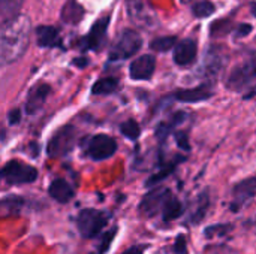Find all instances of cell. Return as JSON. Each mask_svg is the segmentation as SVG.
<instances>
[{
    "mask_svg": "<svg viewBox=\"0 0 256 254\" xmlns=\"http://www.w3.org/2000/svg\"><path fill=\"white\" fill-rule=\"evenodd\" d=\"M208 205H210L208 195L207 193H202L196 199V202H195V208H194V211L190 214V223H194V225L195 223H200L204 219V216H206V213L208 210Z\"/></svg>",
    "mask_w": 256,
    "mask_h": 254,
    "instance_id": "cell-24",
    "label": "cell"
},
{
    "mask_svg": "<svg viewBox=\"0 0 256 254\" xmlns=\"http://www.w3.org/2000/svg\"><path fill=\"white\" fill-rule=\"evenodd\" d=\"M22 0H0V16L4 21H9L20 15Z\"/></svg>",
    "mask_w": 256,
    "mask_h": 254,
    "instance_id": "cell-23",
    "label": "cell"
},
{
    "mask_svg": "<svg viewBox=\"0 0 256 254\" xmlns=\"http://www.w3.org/2000/svg\"><path fill=\"white\" fill-rule=\"evenodd\" d=\"M154 69H156V58L150 54H144L130 63L129 73L134 81H147L153 76Z\"/></svg>",
    "mask_w": 256,
    "mask_h": 254,
    "instance_id": "cell-13",
    "label": "cell"
},
{
    "mask_svg": "<svg viewBox=\"0 0 256 254\" xmlns=\"http://www.w3.org/2000/svg\"><path fill=\"white\" fill-rule=\"evenodd\" d=\"M24 207V201L16 196H9L0 201V219L15 217L21 213Z\"/></svg>",
    "mask_w": 256,
    "mask_h": 254,
    "instance_id": "cell-19",
    "label": "cell"
},
{
    "mask_svg": "<svg viewBox=\"0 0 256 254\" xmlns=\"http://www.w3.org/2000/svg\"><path fill=\"white\" fill-rule=\"evenodd\" d=\"M126 10L130 21L141 28L158 25V13L147 0H126Z\"/></svg>",
    "mask_w": 256,
    "mask_h": 254,
    "instance_id": "cell-6",
    "label": "cell"
},
{
    "mask_svg": "<svg viewBox=\"0 0 256 254\" xmlns=\"http://www.w3.org/2000/svg\"><path fill=\"white\" fill-rule=\"evenodd\" d=\"M176 139H177L178 147H182V148H184V150H189V148H190V147H189V141H188V135H186V133H183V132L177 133Z\"/></svg>",
    "mask_w": 256,
    "mask_h": 254,
    "instance_id": "cell-29",
    "label": "cell"
},
{
    "mask_svg": "<svg viewBox=\"0 0 256 254\" xmlns=\"http://www.w3.org/2000/svg\"><path fill=\"white\" fill-rule=\"evenodd\" d=\"M75 63H76V64H81V66H82V64H86V63H87V60H75Z\"/></svg>",
    "mask_w": 256,
    "mask_h": 254,
    "instance_id": "cell-34",
    "label": "cell"
},
{
    "mask_svg": "<svg viewBox=\"0 0 256 254\" xmlns=\"http://www.w3.org/2000/svg\"><path fill=\"white\" fill-rule=\"evenodd\" d=\"M30 34V19L18 15L0 25V66L20 60L27 46Z\"/></svg>",
    "mask_w": 256,
    "mask_h": 254,
    "instance_id": "cell-1",
    "label": "cell"
},
{
    "mask_svg": "<svg viewBox=\"0 0 256 254\" xmlns=\"http://www.w3.org/2000/svg\"><path fill=\"white\" fill-rule=\"evenodd\" d=\"M170 195H171V192L168 189H160V187L148 192L140 204V213L147 219L156 217L158 214L162 213L164 204Z\"/></svg>",
    "mask_w": 256,
    "mask_h": 254,
    "instance_id": "cell-9",
    "label": "cell"
},
{
    "mask_svg": "<svg viewBox=\"0 0 256 254\" xmlns=\"http://www.w3.org/2000/svg\"><path fill=\"white\" fill-rule=\"evenodd\" d=\"M198 52L196 42L194 39H184L174 46V61L178 66H189L195 61Z\"/></svg>",
    "mask_w": 256,
    "mask_h": 254,
    "instance_id": "cell-15",
    "label": "cell"
},
{
    "mask_svg": "<svg viewBox=\"0 0 256 254\" xmlns=\"http://www.w3.org/2000/svg\"><path fill=\"white\" fill-rule=\"evenodd\" d=\"M84 15V9L80 3H76L75 0H69L62 10V19L66 24H76L81 21Z\"/></svg>",
    "mask_w": 256,
    "mask_h": 254,
    "instance_id": "cell-21",
    "label": "cell"
},
{
    "mask_svg": "<svg viewBox=\"0 0 256 254\" xmlns=\"http://www.w3.org/2000/svg\"><path fill=\"white\" fill-rule=\"evenodd\" d=\"M38 178V171L20 160H10L0 169V183L8 186H20L33 183Z\"/></svg>",
    "mask_w": 256,
    "mask_h": 254,
    "instance_id": "cell-3",
    "label": "cell"
},
{
    "mask_svg": "<svg viewBox=\"0 0 256 254\" xmlns=\"http://www.w3.org/2000/svg\"><path fill=\"white\" fill-rule=\"evenodd\" d=\"M120 132L130 141H136L141 133V127L135 120H128L120 126Z\"/></svg>",
    "mask_w": 256,
    "mask_h": 254,
    "instance_id": "cell-25",
    "label": "cell"
},
{
    "mask_svg": "<svg viewBox=\"0 0 256 254\" xmlns=\"http://www.w3.org/2000/svg\"><path fill=\"white\" fill-rule=\"evenodd\" d=\"M76 144V130L74 126L60 127L48 141L46 153L51 159H60L68 156Z\"/></svg>",
    "mask_w": 256,
    "mask_h": 254,
    "instance_id": "cell-4",
    "label": "cell"
},
{
    "mask_svg": "<svg viewBox=\"0 0 256 254\" xmlns=\"http://www.w3.org/2000/svg\"><path fill=\"white\" fill-rule=\"evenodd\" d=\"M254 81H255V60L250 57L238 63L226 79V87L234 91H246L248 88L254 93Z\"/></svg>",
    "mask_w": 256,
    "mask_h": 254,
    "instance_id": "cell-5",
    "label": "cell"
},
{
    "mask_svg": "<svg viewBox=\"0 0 256 254\" xmlns=\"http://www.w3.org/2000/svg\"><path fill=\"white\" fill-rule=\"evenodd\" d=\"M256 193V181L254 177L243 180L232 189V202H231V210L232 211H240L248 202H250L255 198Z\"/></svg>",
    "mask_w": 256,
    "mask_h": 254,
    "instance_id": "cell-12",
    "label": "cell"
},
{
    "mask_svg": "<svg viewBox=\"0 0 256 254\" xmlns=\"http://www.w3.org/2000/svg\"><path fill=\"white\" fill-rule=\"evenodd\" d=\"M213 96V90H212V84H202L200 87L195 88H186V90H178L176 91L174 97L180 102H186V103H196V102H202L207 100Z\"/></svg>",
    "mask_w": 256,
    "mask_h": 254,
    "instance_id": "cell-16",
    "label": "cell"
},
{
    "mask_svg": "<svg viewBox=\"0 0 256 254\" xmlns=\"http://www.w3.org/2000/svg\"><path fill=\"white\" fill-rule=\"evenodd\" d=\"M117 88H118V79L117 78H102V79L94 82L92 93L96 96H106V94L117 91Z\"/></svg>",
    "mask_w": 256,
    "mask_h": 254,
    "instance_id": "cell-22",
    "label": "cell"
},
{
    "mask_svg": "<svg viewBox=\"0 0 256 254\" xmlns=\"http://www.w3.org/2000/svg\"><path fill=\"white\" fill-rule=\"evenodd\" d=\"M144 250H146V246H135V247L128 249L124 253L122 254H144Z\"/></svg>",
    "mask_w": 256,
    "mask_h": 254,
    "instance_id": "cell-31",
    "label": "cell"
},
{
    "mask_svg": "<svg viewBox=\"0 0 256 254\" xmlns=\"http://www.w3.org/2000/svg\"><path fill=\"white\" fill-rule=\"evenodd\" d=\"M20 118H21V111H20V109H14V111L9 112V123H10V124L18 123Z\"/></svg>",
    "mask_w": 256,
    "mask_h": 254,
    "instance_id": "cell-30",
    "label": "cell"
},
{
    "mask_svg": "<svg viewBox=\"0 0 256 254\" xmlns=\"http://www.w3.org/2000/svg\"><path fill=\"white\" fill-rule=\"evenodd\" d=\"M110 216L104 211L87 208L82 210L78 217H76V226L80 231V235L86 240L96 238L98 235L102 234L105 226L108 225Z\"/></svg>",
    "mask_w": 256,
    "mask_h": 254,
    "instance_id": "cell-2",
    "label": "cell"
},
{
    "mask_svg": "<svg viewBox=\"0 0 256 254\" xmlns=\"http://www.w3.org/2000/svg\"><path fill=\"white\" fill-rule=\"evenodd\" d=\"M36 37H38V45L42 48H54V46H62V39L52 25H40L36 30Z\"/></svg>",
    "mask_w": 256,
    "mask_h": 254,
    "instance_id": "cell-18",
    "label": "cell"
},
{
    "mask_svg": "<svg viewBox=\"0 0 256 254\" xmlns=\"http://www.w3.org/2000/svg\"><path fill=\"white\" fill-rule=\"evenodd\" d=\"M250 30H252V25H249V24H242L240 27H238V36H246V34H249L250 33Z\"/></svg>",
    "mask_w": 256,
    "mask_h": 254,
    "instance_id": "cell-32",
    "label": "cell"
},
{
    "mask_svg": "<svg viewBox=\"0 0 256 254\" xmlns=\"http://www.w3.org/2000/svg\"><path fill=\"white\" fill-rule=\"evenodd\" d=\"M51 93V87L48 84L39 82L34 87L30 88L28 94H27V102H26V112L27 114H36L44 103L46 102V97Z\"/></svg>",
    "mask_w": 256,
    "mask_h": 254,
    "instance_id": "cell-14",
    "label": "cell"
},
{
    "mask_svg": "<svg viewBox=\"0 0 256 254\" xmlns=\"http://www.w3.org/2000/svg\"><path fill=\"white\" fill-rule=\"evenodd\" d=\"M192 10H194V15H195V16H198V18H206V16L213 15L214 10H216V7H214V4H213L212 1L204 0V1H198V3L194 6Z\"/></svg>",
    "mask_w": 256,
    "mask_h": 254,
    "instance_id": "cell-27",
    "label": "cell"
},
{
    "mask_svg": "<svg viewBox=\"0 0 256 254\" xmlns=\"http://www.w3.org/2000/svg\"><path fill=\"white\" fill-rule=\"evenodd\" d=\"M48 193H50V196H51L54 201H57V202H60V204L69 202V201L74 198V195H75L74 187H72L68 181L60 180V178L56 180V181H52V183L50 184Z\"/></svg>",
    "mask_w": 256,
    "mask_h": 254,
    "instance_id": "cell-17",
    "label": "cell"
},
{
    "mask_svg": "<svg viewBox=\"0 0 256 254\" xmlns=\"http://www.w3.org/2000/svg\"><path fill=\"white\" fill-rule=\"evenodd\" d=\"M117 151V142L108 135H94L86 144V154L93 160H106Z\"/></svg>",
    "mask_w": 256,
    "mask_h": 254,
    "instance_id": "cell-8",
    "label": "cell"
},
{
    "mask_svg": "<svg viewBox=\"0 0 256 254\" xmlns=\"http://www.w3.org/2000/svg\"><path fill=\"white\" fill-rule=\"evenodd\" d=\"M108 24H110V19L108 18H99L92 30L88 31V34H86L81 40H80V48L82 51H94V49H99L104 42H105V37H106V30H108Z\"/></svg>",
    "mask_w": 256,
    "mask_h": 254,
    "instance_id": "cell-10",
    "label": "cell"
},
{
    "mask_svg": "<svg viewBox=\"0 0 256 254\" xmlns=\"http://www.w3.org/2000/svg\"><path fill=\"white\" fill-rule=\"evenodd\" d=\"M142 46V39L141 34L135 30H124L117 42L114 43L111 52H110V60L111 61H120L126 60L132 55H135L140 48Z\"/></svg>",
    "mask_w": 256,
    "mask_h": 254,
    "instance_id": "cell-7",
    "label": "cell"
},
{
    "mask_svg": "<svg viewBox=\"0 0 256 254\" xmlns=\"http://www.w3.org/2000/svg\"><path fill=\"white\" fill-rule=\"evenodd\" d=\"M182 214H183V205H182V202L171 193V195L168 196V199L165 201V204H164V208H162L160 216H162L164 222H172V220L178 219Z\"/></svg>",
    "mask_w": 256,
    "mask_h": 254,
    "instance_id": "cell-20",
    "label": "cell"
},
{
    "mask_svg": "<svg viewBox=\"0 0 256 254\" xmlns=\"http://www.w3.org/2000/svg\"><path fill=\"white\" fill-rule=\"evenodd\" d=\"M230 228H231V226H225L222 231H218V232H219V234H225V232H228V231H230ZM216 229H219V226H213V228H210V229L206 232V235H207V237H212V235H213V232H214Z\"/></svg>",
    "mask_w": 256,
    "mask_h": 254,
    "instance_id": "cell-33",
    "label": "cell"
},
{
    "mask_svg": "<svg viewBox=\"0 0 256 254\" xmlns=\"http://www.w3.org/2000/svg\"><path fill=\"white\" fill-rule=\"evenodd\" d=\"M225 64H226V55L224 54V51L218 46H212L204 57L202 75L212 81L224 70Z\"/></svg>",
    "mask_w": 256,
    "mask_h": 254,
    "instance_id": "cell-11",
    "label": "cell"
},
{
    "mask_svg": "<svg viewBox=\"0 0 256 254\" xmlns=\"http://www.w3.org/2000/svg\"><path fill=\"white\" fill-rule=\"evenodd\" d=\"M184 3H189V1H192V0H183Z\"/></svg>",
    "mask_w": 256,
    "mask_h": 254,
    "instance_id": "cell-35",
    "label": "cell"
},
{
    "mask_svg": "<svg viewBox=\"0 0 256 254\" xmlns=\"http://www.w3.org/2000/svg\"><path fill=\"white\" fill-rule=\"evenodd\" d=\"M174 252L177 254H188V250H186V240L183 235H180L176 241V246H174Z\"/></svg>",
    "mask_w": 256,
    "mask_h": 254,
    "instance_id": "cell-28",
    "label": "cell"
},
{
    "mask_svg": "<svg viewBox=\"0 0 256 254\" xmlns=\"http://www.w3.org/2000/svg\"><path fill=\"white\" fill-rule=\"evenodd\" d=\"M177 43V37L176 36H165V37H158L152 42V48L154 51H160V52H165V51H170L172 46H176Z\"/></svg>",
    "mask_w": 256,
    "mask_h": 254,
    "instance_id": "cell-26",
    "label": "cell"
}]
</instances>
